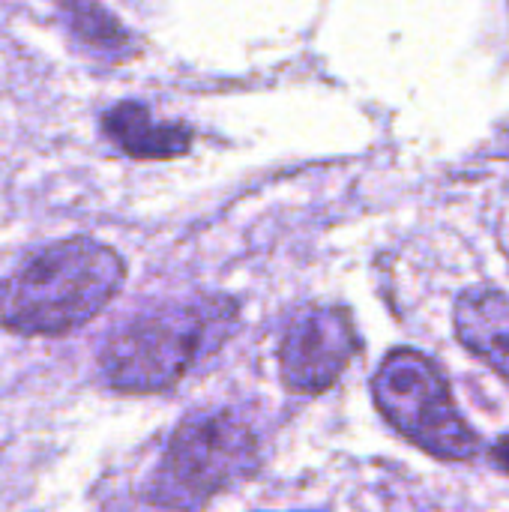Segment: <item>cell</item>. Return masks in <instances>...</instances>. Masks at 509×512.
<instances>
[{"instance_id":"cell-3","label":"cell","mask_w":509,"mask_h":512,"mask_svg":"<svg viewBox=\"0 0 509 512\" xmlns=\"http://www.w3.org/2000/svg\"><path fill=\"white\" fill-rule=\"evenodd\" d=\"M258 468V438L234 411H201L177 426L150 483L144 512H201Z\"/></svg>"},{"instance_id":"cell-8","label":"cell","mask_w":509,"mask_h":512,"mask_svg":"<svg viewBox=\"0 0 509 512\" xmlns=\"http://www.w3.org/2000/svg\"><path fill=\"white\" fill-rule=\"evenodd\" d=\"M60 12L66 15L69 30L75 33L78 42H84L87 48L111 57V60H123L135 51V39L132 33L105 9L96 3H63Z\"/></svg>"},{"instance_id":"cell-4","label":"cell","mask_w":509,"mask_h":512,"mask_svg":"<svg viewBox=\"0 0 509 512\" xmlns=\"http://www.w3.org/2000/svg\"><path fill=\"white\" fill-rule=\"evenodd\" d=\"M372 396L387 423L429 456L468 462L480 453V438L459 414L441 369L420 351L399 348L384 357L372 381Z\"/></svg>"},{"instance_id":"cell-1","label":"cell","mask_w":509,"mask_h":512,"mask_svg":"<svg viewBox=\"0 0 509 512\" xmlns=\"http://www.w3.org/2000/svg\"><path fill=\"white\" fill-rule=\"evenodd\" d=\"M123 279V258L93 237L48 243L0 282V327L18 336H66L90 324Z\"/></svg>"},{"instance_id":"cell-5","label":"cell","mask_w":509,"mask_h":512,"mask_svg":"<svg viewBox=\"0 0 509 512\" xmlns=\"http://www.w3.org/2000/svg\"><path fill=\"white\" fill-rule=\"evenodd\" d=\"M360 354L354 321L336 306L300 309L279 345V372L291 393L318 396L330 390Z\"/></svg>"},{"instance_id":"cell-7","label":"cell","mask_w":509,"mask_h":512,"mask_svg":"<svg viewBox=\"0 0 509 512\" xmlns=\"http://www.w3.org/2000/svg\"><path fill=\"white\" fill-rule=\"evenodd\" d=\"M105 135L132 159H174L192 147V129L183 123H159L144 102L126 99L102 114Z\"/></svg>"},{"instance_id":"cell-9","label":"cell","mask_w":509,"mask_h":512,"mask_svg":"<svg viewBox=\"0 0 509 512\" xmlns=\"http://www.w3.org/2000/svg\"><path fill=\"white\" fill-rule=\"evenodd\" d=\"M489 459L495 462V468H498V471L509 474V435H504V438L489 450Z\"/></svg>"},{"instance_id":"cell-6","label":"cell","mask_w":509,"mask_h":512,"mask_svg":"<svg viewBox=\"0 0 509 512\" xmlns=\"http://www.w3.org/2000/svg\"><path fill=\"white\" fill-rule=\"evenodd\" d=\"M453 324L459 342L509 384V294L495 288H468L456 300Z\"/></svg>"},{"instance_id":"cell-2","label":"cell","mask_w":509,"mask_h":512,"mask_svg":"<svg viewBox=\"0 0 509 512\" xmlns=\"http://www.w3.org/2000/svg\"><path fill=\"white\" fill-rule=\"evenodd\" d=\"M237 324V300L225 294L165 303L117 327L99 351V369L114 390L159 393L213 357Z\"/></svg>"}]
</instances>
